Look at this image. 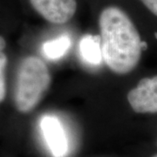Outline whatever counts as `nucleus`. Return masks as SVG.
Listing matches in <instances>:
<instances>
[{"label":"nucleus","mask_w":157,"mask_h":157,"mask_svg":"<svg viewBox=\"0 0 157 157\" xmlns=\"http://www.w3.org/2000/svg\"><path fill=\"white\" fill-rule=\"evenodd\" d=\"M7 65V57L1 51L0 52V102L5 100L6 95V84L5 78V70Z\"/></svg>","instance_id":"8"},{"label":"nucleus","mask_w":157,"mask_h":157,"mask_svg":"<svg viewBox=\"0 0 157 157\" xmlns=\"http://www.w3.org/2000/svg\"><path fill=\"white\" fill-rule=\"evenodd\" d=\"M153 157H157V155H154V156Z\"/></svg>","instance_id":"13"},{"label":"nucleus","mask_w":157,"mask_h":157,"mask_svg":"<svg viewBox=\"0 0 157 157\" xmlns=\"http://www.w3.org/2000/svg\"><path fill=\"white\" fill-rule=\"evenodd\" d=\"M72 45V40L67 35H62L59 38L48 40L42 47L43 54L48 59L57 60L66 55Z\"/></svg>","instance_id":"7"},{"label":"nucleus","mask_w":157,"mask_h":157,"mask_svg":"<svg viewBox=\"0 0 157 157\" xmlns=\"http://www.w3.org/2000/svg\"><path fill=\"white\" fill-rule=\"evenodd\" d=\"M79 53L84 61L91 66H99L103 60L101 54V38L85 35L79 41Z\"/></svg>","instance_id":"6"},{"label":"nucleus","mask_w":157,"mask_h":157,"mask_svg":"<svg viewBox=\"0 0 157 157\" xmlns=\"http://www.w3.org/2000/svg\"><path fill=\"white\" fill-rule=\"evenodd\" d=\"M140 1L154 15L157 16V0H140Z\"/></svg>","instance_id":"9"},{"label":"nucleus","mask_w":157,"mask_h":157,"mask_svg":"<svg viewBox=\"0 0 157 157\" xmlns=\"http://www.w3.org/2000/svg\"><path fill=\"white\" fill-rule=\"evenodd\" d=\"M6 42L5 39L0 35V52L1 51H3L5 48H6Z\"/></svg>","instance_id":"10"},{"label":"nucleus","mask_w":157,"mask_h":157,"mask_svg":"<svg viewBox=\"0 0 157 157\" xmlns=\"http://www.w3.org/2000/svg\"><path fill=\"white\" fill-rule=\"evenodd\" d=\"M30 3L40 16L53 24L67 23L77 10L76 0H30Z\"/></svg>","instance_id":"4"},{"label":"nucleus","mask_w":157,"mask_h":157,"mask_svg":"<svg viewBox=\"0 0 157 157\" xmlns=\"http://www.w3.org/2000/svg\"><path fill=\"white\" fill-rule=\"evenodd\" d=\"M51 84L49 70L44 61L35 56H28L17 68L14 102L21 113H28L42 100Z\"/></svg>","instance_id":"2"},{"label":"nucleus","mask_w":157,"mask_h":157,"mask_svg":"<svg viewBox=\"0 0 157 157\" xmlns=\"http://www.w3.org/2000/svg\"><path fill=\"white\" fill-rule=\"evenodd\" d=\"M102 59L113 73L127 74L140 61L141 40L130 17L116 6H108L99 17Z\"/></svg>","instance_id":"1"},{"label":"nucleus","mask_w":157,"mask_h":157,"mask_svg":"<svg viewBox=\"0 0 157 157\" xmlns=\"http://www.w3.org/2000/svg\"><path fill=\"white\" fill-rule=\"evenodd\" d=\"M44 138L54 157H64L68 150L66 131L60 121L53 115H45L40 121Z\"/></svg>","instance_id":"5"},{"label":"nucleus","mask_w":157,"mask_h":157,"mask_svg":"<svg viewBox=\"0 0 157 157\" xmlns=\"http://www.w3.org/2000/svg\"><path fill=\"white\" fill-rule=\"evenodd\" d=\"M147 48V43L146 42H142L141 41V49H142V51L143 50H146Z\"/></svg>","instance_id":"11"},{"label":"nucleus","mask_w":157,"mask_h":157,"mask_svg":"<svg viewBox=\"0 0 157 157\" xmlns=\"http://www.w3.org/2000/svg\"><path fill=\"white\" fill-rule=\"evenodd\" d=\"M155 39H157V33H155Z\"/></svg>","instance_id":"12"},{"label":"nucleus","mask_w":157,"mask_h":157,"mask_svg":"<svg viewBox=\"0 0 157 157\" xmlns=\"http://www.w3.org/2000/svg\"><path fill=\"white\" fill-rule=\"evenodd\" d=\"M128 101L135 112L157 113V76L140 79L135 88L129 91Z\"/></svg>","instance_id":"3"}]
</instances>
